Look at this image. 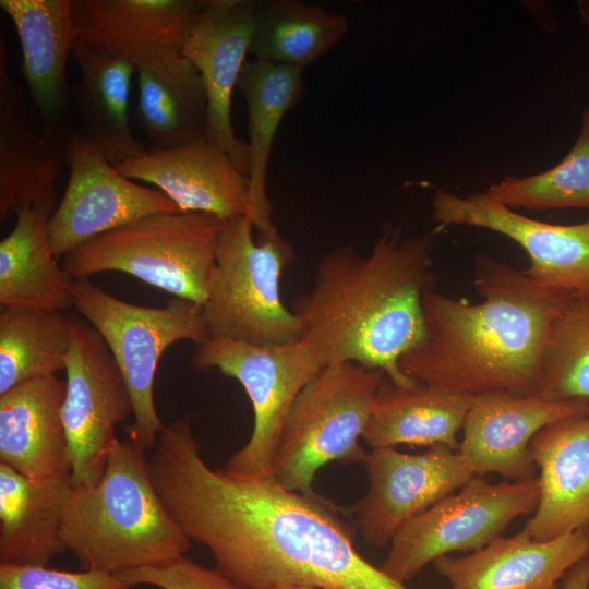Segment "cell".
Wrapping results in <instances>:
<instances>
[{
    "mask_svg": "<svg viewBox=\"0 0 589 589\" xmlns=\"http://www.w3.org/2000/svg\"><path fill=\"white\" fill-rule=\"evenodd\" d=\"M148 466L184 534L240 586L409 589L359 553L337 508L316 493L287 490L272 476L240 479L211 468L191 416L164 426Z\"/></svg>",
    "mask_w": 589,
    "mask_h": 589,
    "instance_id": "cell-1",
    "label": "cell"
},
{
    "mask_svg": "<svg viewBox=\"0 0 589 589\" xmlns=\"http://www.w3.org/2000/svg\"><path fill=\"white\" fill-rule=\"evenodd\" d=\"M479 303L440 293L423 300L424 334L399 360L410 380L468 397L490 393L536 396L550 324L566 297L522 271L479 253L473 262Z\"/></svg>",
    "mask_w": 589,
    "mask_h": 589,
    "instance_id": "cell-2",
    "label": "cell"
},
{
    "mask_svg": "<svg viewBox=\"0 0 589 589\" xmlns=\"http://www.w3.org/2000/svg\"><path fill=\"white\" fill-rule=\"evenodd\" d=\"M433 250L432 233L402 237L389 225L369 253L342 245L320 260L311 289L291 310L324 366L354 363L384 372L397 385L413 382L399 360L424 334Z\"/></svg>",
    "mask_w": 589,
    "mask_h": 589,
    "instance_id": "cell-3",
    "label": "cell"
},
{
    "mask_svg": "<svg viewBox=\"0 0 589 589\" xmlns=\"http://www.w3.org/2000/svg\"><path fill=\"white\" fill-rule=\"evenodd\" d=\"M146 448L113 443L100 480L72 485L62 539L84 569L119 574L185 554L191 540L169 514L151 477Z\"/></svg>",
    "mask_w": 589,
    "mask_h": 589,
    "instance_id": "cell-4",
    "label": "cell"
},
{
    "mask_svg": "<svg viewBox=\"0 0 589 589\" xmlns=\"http://www.w3.org/2000/svg\"><path fill=\"white\" fill-rule=\"evenodd\" d=\"M223 221L200 212L153 214L89 239L67 253L62 266L74 279L127 273L202 305Z\"/></svg>",
    "mask_w": 589,
    "mask_h": 589,
    "instance_id": "cell-5",
    "label": "cell"
},
{
    "mask_svg": "<svg viewBox=\"0 0 589 589\" xmlns=\"http://www.w3.org/2000/svg\"><path fill=\"white\" fill-rule=\"evenodd\" d=\"M245 215L228 218L217 239L216 264L202 304L208 338L255 346L302 339L297 314L280 297V277L293 260L292 247L278 232L253 239Z\"/></svg>",
    "mask_w": 589,
    "mask_h": 589,
    "instance_id": "cell-6",
    "label": "cell"
},
{
    "mask_svg": "<svg viewBox=\"0 0 589 589\" xmlns=\"http://www.w3.org/2000/svg\"><path fill=\"white\" fill-rule=\"evenodd\" d=\"M385 376L354 363L323 366L286 418L271 476L287 490L314 494L315 474L325 465L362 462L360 440Z\"/></svg>",
    "mask_w": 589,
    "mask_h": 589,
    "instance_id": "cell-7",
    "label": "cell"
},
{
    "mask_svg": "<svg viewBox=\"0 0 589 589\" xmlns=\"http://www.w3.org/2000/svg\"><path fill=\"white\" fill-rule=\"evenodd\" d=\"M73 308L103 337L129 388L134 417L129 438L153 448L165 426L154 400L157 365L173 344L208 338L202 305L175 297L164 308L140 306L85 278L74 281Z\"/></svg>",
    "mask_w": 589,
    "mask_h": 589,
    "instance_id": "cell-8",
    "label": "cell"
},
{
    "mask_svg": "<svg viewBox=\"0 0 589 589\" xmlns=\"http://www.w3.org/2000/svg\"><path fill=\"white\" fill-rule=\"evenodd\" d=\"M191 365L217 369L237 380L253 409L249 441L227 461L225 471L240 479L271 476L286 418L300 392L324 366L304 340L255 346L228 338L195 344Z\"/></svg>",
    "mask_w": 589,
    "mask_h": 589,
    "instance_id": "cell-9",
    "label": "cell"
},
{
    "mask_svg": "<svg viewBox=\"0 0 589 589\" xmlns=\"http://www.w3.org/2000/svg\"><path fill=\"white\" fill-rule=\"evenodd\" d=\"M538 500L537 477L491 483L474 476L407 522L390 541L381 568L406 584L443 556L484 548L514 519L531 515Z\"/></svg>",
    "mask_w": 589,
    "mask_h": 589,
    "instance_id": "cell-10",
    "label": "cell"
},
{
    "mask_svg": "<svg viewBox=\"0 0 589 589\" xmlns=\"http://www.w3.org/2000/svg\"><path fill=\"white\" fill-rule=\"evenodd\" d=\"M61 416L74 486L96 484L118 438L117 423L133 414L129 388L103 337L73 317Z\"/></svg>",
    "mask_w": 589,
    "mask_h": 589,
    "instance_id": "cell-11",
    "label": "cell"
},
{
    "mask_svg": "<svg viewBox=\"0 0 589 589\" xmlns=\"http://www.w3.org/2000/svg\"><path fill=\"white\" fill-rule=\"evenodd\" d=\"M65 160L68 184L48 225L56 256L142 217L180 212L158 189L139 185L121 175L81 131L70 133Z\"/></svg>",
    "mask_w": 589,
    "mask_h": 589,
    "instance_id": "cell-12",
    "label": "cell"
},
{
    "mask_svg": "<svg viewBox=\"0 0 589 589\" xmlns=\"http://www.w3.org/2000/svg\"><path fill=\"white\" fill-rule=\"evenodd\" d=\"M362 464L369 486L351 510L364 542L375 548L389 545L407 522L476 476L458 450L445 445L421 454L371 448Z\"/></svg>",
    "mask_w": 589,
    "mask_h": 589,
    "instance_id": "cell-13",
    "label": "cell"
},
{
    "mask_svg": "<svg viewBox=\"0 0 589 589\" xmlns=\"http://www.w3.org/2000/svg\"><path fill=\"white\" fill-rule=\"evenodd\" d=\"M432 209L441 228H483L518 243L530 260L522 272L538 285L561 292L589 289V219L549 224L520 215L484 192L459 196L443 189L435 190Z\"/></svg>",
    "mask_w": 589,
    "mask_h": 589,
    "instance_id": "cell-14",
    "label": "cell"
},
{
    "mask_svg": "<svg viewBox=\"0 0 589 589\" xmlns=\"http://www.w3.org/2000/svg\"><path fill=\"white\" fill-rule=\"evenodd\" d=\"M70 136V135H69ZM69 136L43 118L25 86L9 73L0 39V219L29 207L55 191Z\"/></svg>",
    "mask_w": 589,
    "mask_h": 589,
    "instance_id": "cell-15",
    "label": "cell"
},
{
    "mask_svg": "<svg viewBox=\"0 0 589 589\" xmlns=\"http://www.w3.org/2000/svg\"><path fill=\"white\" fill-rule=\"evenodd\" d=\"M253 0H204L182 53L195 65L208 101L207 140L248 175L249 148L231 121L232 93L247 62L253 32Z\"/></svg>",
    "mask_w": 589,
    "mask_h": 589,
    "instance_id": "cell-16",
    "label": "cell"
},
{
    "mask_svg": "<svg viewBox=\"0 0 589 589\" xmlns=\"http://www.w3.org/2000/svg\"><path fill=\"white\" fill-rule=\"evenodd\" d=\"M589 404L490 393L471 398L458 453L476 476L497 473L512 481L536 477L529 445L545 426L588 412Z\"/></svg>",
    "mask_w": 589,
    "mask_h": 589,
    "instance_id": "cell-17",
    "label": "cell"
},
{
    "mask_svg": "<svg viewBox=\"0 0 589 589\" xmlns=\"http://www.w3.org/2000/svg\"><path fill=\"white\" fill-rule=\"evenodd\" d=\"M115 167L131 180L155 185L180 212L207 213L223 220L249 217L248 175L208 140L149 149Z\"/></svg>",
    "mask_w": 589,
    "mask_h": 589,
    "instance_id": "cell-18",
    "label": "cell"
},
{
    "mask_svg": "<svg viewBox=\"0 0 589 589\" xmlns=\"http://www.w3.org/2000/svg\"><path fill=\"white\" fill-rule=\"evenodd\" d=\"M204 0H73L76 43L139 64L182 51Z\"/></svg>",
    "mask_w": 589,
    "mask_h": 589,
    "instance_id": "cell-19",
    "label": "cell"
},
{
    "mask_svg": "<svg viewBox=\"0 0 589 589\" xmlns=\"http://www.w3.org/2000/svg\"><path fill=\"white\" fill-rule=\"evenodd\" d=\"M529 453L539 470V500L522 530L540 541L582 530L589 522V413L545 426Z\"/></svg>",
    "mask_w": 589,
    "mask_h": 589,
    "instance_id": "cell-20",
    "label": "cell"
},
{
    "mask_svg": "<svg viewBox=\"0 0 589 589\" xmlns=\"http://www.w3.org/2000/svg\"><path fill=\"white\" fill-rule=\"evenodd\" d=\"M588 553L584 530L540 541L521 529L468 555H446L433 564L449 589H555Z\"/></svg>",
    "mask_w": 589,
    "mask_h": 589,
    "instance_id": "cell-21",
    "label": "cell"
},
{
    "mask_svg": "<svg viewBox=\"0 0 589 589\" xmlns=\"http://www.w3.org/2000/svg\"><path fill=\"white\" fill-rule=\"evenodd\" d=\"M0 8L15 25L32 100L51 128L69 136L67 61L76 43L73 0H1Z\"/></svg>",
    "mask_w": 589,
    "mask_h": 589,
    "instance_id": "cell-22",
    "label": "cell"
},
{
    "mask_svg": "<svg viewBox=\"0 0 589 589\" xmlns=\"http://www.w3.org/2000/svg\"><path fill=\"white\" fill-rule=\"evenodd\" d=\"M65 381L56 375L0 395V462L31 478L71 474L61 409Z\"/></svg>",
    "mask_w": 589,
    "mask_h": 589,
    "instance_id": "cell-23",
    "label": "cell"
},
{
    "mask_svg": "<svg viewBox=\"0 0 589 589\" xmlns=\"http://www.w3.org/2000/svg\"><path fill=\"white\" fill-rule=\"evenodd\" d=\"M55 191L20 211L12 231L0 242L1 308L67 311L73 308L75 279L56 261L48 225Z\"/></svg>",
    "mask_w": 589,
    "mask_h": 589,
    "instance_id": "cell-24",
    "label": "cell"
},
{
    "mask_svg": "<svg viewBox=\"0 0 589 589\" xmlns=\"http://www.w3.org/2000/svg\"><path fill=\"white\" fill-rule=\"evenodd\" d=\"M71 474L31 478L0 462V564L48 566L67 551L62 529Z\"/></svg>",
    "mask_w": 589,
    "mask_h": 589,
    "instance_id": "cell-25",
    "label": "cell"
},
{
    "mask_svg": "<svg viewBox=\"0 0 589 589\" xmlns=\"http://www.w3.org/2000/svg\"><path fill=\"white\" fill-rule=\"evenodd\" d=\"M136 123L151 149H169L207 140L208 101L203 80L182 51L136 67Z\"/></svg>",
    "mask_w": 589,
    "mask_h": 589,
    "instance_id": "cell-26",
    "label": "cell"
},
{
    "mask_svg": "<svg viewBox=\"0 0 589 589\" xmlns=\"http://www.w3.org/2000/svg\"><path fill=\"white\" fill-rule=\"evenodd\" d=\"M237 88L243 95L248 112L249 218L259 236L273 235L278 230L272 221L267 194L269 158L283 119L304 94L303 70L247 60Z\"/></svg>",
    "mask_w": 589,
    "mask_h": 589,
    "instance_id": "cell-27",
    "label": "cell"
},
{
    "mask_svg": "<svg viewBox=\"0 0 589 589\" xmlns=\"http://www.w3.org/2000/svg\"><path fill=\"white\" fill-rule=\"evenodd\" d=\"M471 398L413 381L381 383L362 440L371 447L445 445L458 450Z\"/></svg>",
    "mask_w": 589,
    "mask_h": 589,
    "instance_id": "cell-28",
    "label": "cell"
},
{
    "mask_svg": "<svg viewBox=\"0 0 589 589\" xmlns=\"http://www.w3.org/2000/svg\"><path fill=\"white\" fill-rule=\"evenodd\" d=\"M80 69L73 96L82 133L116 166L144 152L129 122V97L135 67L91 46L75 43Z\"/></svg>",
    "mask_w": 589,
    "mask_h": 589,
    "instance_id": "cell-29",
    "label": "cell"
},
{
    "mask_svg": "<svg viewBox=\"0 0 589 589\" xmlns=\"http://www.w3.org/2000/svg\"><path fill=\"white\" fill-rule=\"evenodd\" d=\"M249 53L255 60L304 70L347 35L348 17L300 0L253 1Z\"/></svg>",
    "mask_w": 589,
    "mask_h": 589,
    "instance_id": "cell-30",
    "label": "cell"
},
{
    "mask_svg": "<svg viewBox=\"0 0 589 589\" xmlns=\"http://www.w3.org/2000/svg\"><path fill=\"white\" fill-rule=\"evenodd\" d=\"M72 323L67 311L1 308L0 395L65 370Z\"/></svg>",
    "mask_w": 589,
    "mask_h": 589,
    "instance_id": "cell-31",
    "label": "cell"
},
{
    "mask_svg": "<svg viewBox=\"0 0 589 589\" xmlns=\"http://www.w3.org/2000/svg\"><path fill=\"white\" fill-rule=\"evenodd\" d=\"M536 396L589 404V289L569 293L554 315Z\"/></svg>",
    "mask_w": 589,
    "mask_h": 589,
    "instance_id": "cell-32",
    "label": "cell"
},
{
    "mask_svg": "<svg viewBox=\"0 0 589 589\" xmlns=\"http://www.w3.org/2000/svg\"><path fill=\"white\" fill-rule=\"evenodd\" d=\"M484 193L514 211L588 208L589 107L582 110L576 142L557 165L528 177H506L490 185Z\"/></svg>",
    "mask_w": 589,
    "mask_h": 589,
    "instance_id": "cell-33",
    "label": "cell"
},
{
    "mask_svg": "<svg viewBox=\"0 0 589 589\" xmlns=\"http://www.w3.org/2000/svg\"><path fill=\"white\" fill-rule=\"evenodd\" d=\"M115 574L70 572L37 565L0 564V589H131Z\"/></svg>",
    "mask_w": 589,
    "mask_h": 589,
    "instance_id": "cell-34",
    "label": "cell"
},
{
    "mask_svg": "<svg viewBox=\"0 0 589 589\" xmlns=\"http://www.w3.org/2000/svg\"><path fill=\"white\" fill-rule=\"evenodd\" d=\"M133 586H152L159 589H248L221 572L204 567L184 555L163 564L129 569L117 574Z\"/></svg>",
    "mask_w": 589,
    "mask_h": 589,
    "instance_id": "cell-35",
    "label": "cell"
},
{
    "mask_svg": "<svg viewBox=\"0 0 589 589\" xmlns=\"http://www.w3.org/2000/svg\"><path fill=\"white\" fill-rule=\"evenodd\" d=\"M560 589H589V553L567 572Z\"/></svg>",
    "mask_w": 589,
    "mask_h": 589,
    "instance_id": "cell-36",
    "label": "cell"
},
{
    "mask_svg": "<svg viewBox=\"0 0 589 589\" xmlns=\"http://www.w3.org/2000/svg\"><path fill=\"white\" fill-rule=\"evenodd\" d=\"M267 589H318V588L309 587V586H300V585H277V586L269 587Z\"/></svg>",
    "mask_w": 589,
    "mask_h": 589,
    "instance_id": "cell-37",
    "label": "cell"
},
{
    "mask_svg": "<svg viewBox=\"0 0 589 589\" xmlns=\"http://www.w3.org/2000/svg\"><path fill=\"white\" fill-rule=\"evenodd\" d=\"M582 530L585 532V536H586L588 544H589V522Z\"/></svg>",
    "mask_w": 589,
    "mask_h": 589,
    "instance_id": "cell-38",
    "label": "cell"
},
{
    "mask_svg": "<svg viewBox=\"0 0 589 589\" xmlns=\"http://www.w3.org/2000/svg\"><path fill=\"white\" fill-rule=\"evenodd\" d=\"M588 413H589V410H588Z\"/></svg>",
    "mask_w": 589,
    "mask_h": 589,
    "instance_id": "cell-39",
    "label": "cell"
}]
</instances>
